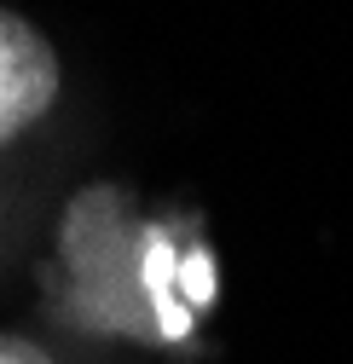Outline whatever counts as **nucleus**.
Masks as SVG:
<instances>
[{"mask_svg":"<svg viewBox=\"0 0 353 364\" xmlns=\"http://www.w3.org/2000/svg\"><path fill=\"white\" fill-rule=\"evenodd\" d=\"M0 364H127L105 341H87L70 330H41V324H0Z\"/></svg>","mask_w":353,"mask_h":364,"instance_id":"2","label":"nucleus"},{"mask_svg":"<svg viewBox=\"0 0 353 364\" xmlns=\"http://www.w3.org/2000/svg\"><path fill=\"white\" fill-rule=\"evenodd\" d=\"M64 53L35 18L0 6V289L29 266L64 179Z\"/></svg>","mask_w":353,"mask_h":364,"instance_id":"1","label":"nucleus"}]
</instances>
